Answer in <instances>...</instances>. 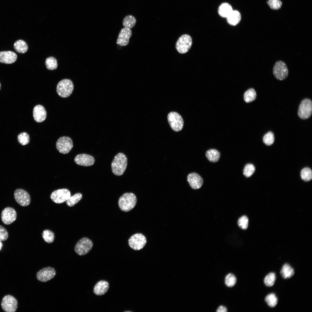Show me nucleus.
Returning a JSON list of instances; mask_svg holds the SVG:
<instances>
[{
  "instance_id": "obj_1",
  "label": "nucleus",
  "mask_w": 312,
  "mask_h": 312,
  "mask_svg": "<svg viewBox=\"0 0 312 312\" xmlns=\"http://www.w3.org/2000/svg\"><path fill=\"white\" fill-rule=\"evenodd\" d=\"M127 159L125 154L122 153H118L114 157L111 164L113 173L116 175L120 176L124 172L127 167Z\"/></svg>"
},
{
  "instance_id": "obj_2",
  "label": "nucleus",
  "mask_w": 312,
  "mask_h": 312,
  "mask_svg": "<svg viewBox=\"0 0 312 312\" xmlns=\"http://www.w3.org/2000/svg\"><path fill=\"white\" fill-rule=\"evenodd\" d=\"M137 199L135 195L132 193H126L119 198L118 205L122 211L127 212L132 210L135 206Z\"/></svg>"
},
{
  "instance_id": "obj_3",
  "label": "nucleus",
  "mask_w": 312,
  "mask_h": 312,
  "mask_svg": "<svg viewBox=\"0 0 312 312\" xmlns=\"http://www.w3.org/2000/svg\"><path fill=\"white\" fill-rule=\"evenodd\" d=\"M74 85L72 81L68 79H64L59 82L56 88L58 95L62 98L69 96L72 93Z\"/></svg>"
},
{
  "instance_id": "obj_4",
  "label": "nucleus",
  "mask_w": 312,
  "mask_h": 312,
  "mask_svg": "<svg viewBox=\"0 0 312 312\" xmlns=\"http://www.w3.org/2000/svg\"><path fill=\"white\" fill-rule=\"evenodd\" d=\"M93 246L92 241L87 237H84L79 240L75 246L74 250L80 256L84 255L91 250Z\"/></svg>"
},
{
  "instance_id": "obj_5",
  "label": "nucleus",
  "mask_w": 312,
  "mask_h": 312,
  "mask_svg": "<svg viewBox=\"0 0 312 312\" xmlns=\"http://www.w3.org/2000/svg\"><path fill=\"white\" fill-rule=\"evenodd\" d=\"M192 43V39L190 36L187 34H183L177 41L176 49L180 53H185L190 49Z\"/></svg>"
},
{
  "instance_id": "obj_6",
  "label": "nucleus",
  "mask_w": 312,
  "mask_h": 312,
  "mask_svg": "<svg viewBox=\"0 0 312 312\" xmlns=\"http://www.w3.org/2000/svg\"><path fill=\"white\" fill-rule=\"evenodd\" d=\"M168 120L169 125L174 131L178 132L183 129L184 121L181 116L178 113L172 112L168 114Z\"/></svg>"
},
{
  "instance_id": "obj_7",
  "label": "nucleus",
  "mask_w": 312,
  "mask_h": 312,
  "mask_svg": "<svg viewBox=\"0 0 312 312\" xmlns=\"http://www.w3.org/2000/svg\"><path fill=\"white\" fill-rule=\"evenodd\" d=\"M73 146L72 139L67 136H62L57 140L56 146L58 151L63 154L69 153L72 149Z\"/></svg>"
},
{
  "instance_id": "obj_8",
  "label": "nucleus",
  "mask_w": 312,
  "mask_h": 312,
  "mask_svg": "<svg viewBox=\"0 0 312 312\" xmlns=\"http://www.w3.org/2000/svg\"><path fill=\"white\" fill-rule=\"evenodd\" d=\"M147 240L146 237L140 233H137L132 235L128 240L129 246L135 250H139L143 248Z\"/></svg>"
},
{
  "instance_id": "obj_9",
  "label": "nucleus",
  "mask_w": 312,
  "mask_h": 312,
  "mask_svg": "<svg viewBox=\"0 0 312 312\" xmlns=\"http://www.w3.org/2000/svg\"><path fill=\"white\" fill-rule=\"evenodd\" d=\"M273 73L277 79L282 80L286 78L288 75V70L286 64L283 61H278L274 64Z\"/></svg>"
},
{
  "instance_id": "obj_10",
  "label": "nucleus",
  "mask_w": 312,
  "mask_h": 312,
  "mask_svg": "<svg viewBox=\"0 0 312 312\" xmlns=\"http://www.w3.org/2000/svg\"><path fill=\"white\" fill-rule=\"evenodd\" d=\"M70 196V191L68 189L63 188L52 192L50 195V198L55 203L59 204L66 202Z\"/></svg>"
},
{
  "instance_id": "obj_11",
  "label": "nucleus",
  "mask_w": 312,
  "mask_h": 312,
  "mask_svg": "<svg viewBox=\"0 0 312 312\" xmlns=\"http://www.w3.org/2000/svg\"><path fill=\"white\" fill-rule=\"evenodd\" d=\"M312 104L309 99H304L300 103L299 107L298 114L302 119H307L310 117L312 114Z\"/></svg>"
},
{
  "instance_id": "obj_12",
  "label": "nucleus",
  "mask_w": 312,
  "mask_h": 312,
  "mask_svg": "<svg viewBox=\"0 0 312 312\" xmlns=\"http://www.w3.org/2000/svg\"><path fill=\"white\" fill-rule=\"evenodd\" d=\"M14 196L16 202L22 206H27L30 203V196L27 192L23 189H16L14 192Z\"/></svg>"
},
{
  "instance_id": "obj_13",
  "label": "nucleus",
  "mask_w": 312,
  "mask_h": 312,
  "mask_svg": "<svg viewBox=\"0 0 312 312\" xmlns=\"http://www.w3.org/2000/svg\"><path fill=\"white\" fill-rule=\"evenodd\" d=\"M56 274V271L53 268L47 267L39 270L36 273V277L39 281L45 282L53 278Z\"/></svg>"
},
{
  "instance_id": "obj_14",
  "label": "nucleus",
  "mask_w": 312,
  "mask_h": 312,
  "mask_svg": "<svg viewBox=\"0 0 312 312\" xmlns=\"http://www.w3.org/2000/svg\"><path fill=\"white\" fill-rule=\"evenodd\" d=\"M1 305L4 311L6 312H14L17 308V302L13 296L8 295L3 298Z\"/></svg>"
},
{
  "instance_id": "obj_15",
  "label": "nucleus",
  "mask_w": 312,
  "mask_h": 312,
  "mask_svg": "<svg viewBox=\"0 0 312 312\" xmlns=\"http://www.w3.org/2000/svg\"><path fill=\"white\" fill-rule=\"evenodd\" d=\"M17 213L15 210L10 207L4 209L2 211L1 218L3 222L6 225L13 223L16 220Z\"/></svg>"
},
{
  "instance_id": "obj_16",
  "label": "nucleus",
  "mask_w": 312,
  "mask_h": 312,
  "mask_svg": "<svg viewBox=\"0 0 312 312\" xmlns=\"http://www.w3.org/2000/svg\"><path fill=\"white\" fill-rule=\"evenodd\" d=\"M74 160L76 164L84 166H92L95 161L94 158L92 156L85 153L77 155L75 157Z\"/></svg>"
},
{
  "instance_id": "obj_17",
  "label": "nucleus",
  "mask_w": 312,
  "mask_h": 312,
  "mask_svg": "<svg viewBox=\"0 0 312 312\" xmlns=\"http://www.w3.org/2000/svg\"><path fill=\"white\" fill-rule=\"evenodd\" d=\"M132 35V31L130 29L125 27L122 28L118 34L116 44L122 46L127 45L129 42V39Z\"/></svg>"
},
{
  "instance_id": "obj_18",
  "label": "nucleus",
  "mask_w": 312,
  "mask_h": 312,
  "mask_svg": "<svg viewBox=\"0 0 312 312\" xmlns=\"http://www.w3.org/2000/svg\"><path fill=\"white\" fill-rule=\"evenodd\" d=\"M187 181L191 187L196 190L200 188L203 183V180L198 174L193 172L189 174L187 176Z\"/></svg>"
},
{
  "instance_id": "obj_19",
  "label": "nucleus",
  "mask_w": 312,
  "mask_h": 312,
  "mask_svg": "<svg viewBox=\"0 0 312 312\" xmlns=\"http://www.w3.org/2000/svg\"><path fill=\"white\" fill-rule=\"evenodd\" d=\"M17 54L11 51H3L0 52V63L7 64H11L17 60Z\"/></svg>"
},
{
  "instance_id": "obj_20",
  "label": "nucleus",
  "mask_w": 312,
  "mask_h": 312,
  "mask_svg": "<svg viewBox=\"0 0 312 312\" xmlns=\"http://www.w3.org/2000/svg\"><path fill=\"white\" fill-rule=\"evenodd\" d=\"M33 117L34 120L38 122L44 121L47 117V112L44 107L40 105L35 106L33 109Z\"/></svg>"
},
{
  "instance_id": "obj_21",
  "label": "nucleus",
  "mask_w": 312,
  "mask_h": 312,
  "mask_svg": "<svg viewBox=\"0 0 312 312\" xmlns=\"http://www.w3.org/2000/svg\"><path fill=\"white\" fill-rule=\"evenodd\" d=\"M109 288L108 282L105 281L101 280L99 281L95 285L93 292L95 294L102 296L105 294Z\"/></svg>"
},
{
  "instance_id": "obj_22",
  "label": "nucleus",
  "mask_w": 312,
  "mask_h": 312,
  "mask_svg": "<svg viewBox=\"0 0 312 312\" xmlns=\"http://www.w3.org/2000/svg\"><path fill=\"white\" fill-rule=\"evenodd\" d=\"M226 18L227 22L229 24L231 25L235 26L240 22L241 16L239 11L236 10H233Z\"/></svg>"
},
{
  "instance_id": "obj_23",
  "label": "nucleus",
  "mask_w": 312,
  "mask_h": 312,
  "mask_svg": "<svg viewBox=\"0 0 312 312\" xmlns=\"http://www.w3.org/2000/svg\"><path fill=\"white\" fill-rule=\"evenodd\" d=\"M281 274L284 279H288L291 277L294 274V269L288 263L284 264L282 267Z\"/></svg>"
},
{
  "instance_id": "obj_24",
  "label": "nucleus",
  "mask_w": 312,
  "mask_h": 312,
  "mask_svg": "<svg viewBox=\"0 0 312 312\" xmlns=\"http://www.w3.org/2000/svg\"><path fill=\"white\" fill-rule=\"evenodd\" d=\"M205 155L209 161L215 163L219 161L220 156V153L216 149H211L206 152Z\"/></svg>"
},
{
  "instance_id": "obj_25",
  "label": "nucleus",
  "mask_w": 312,
  "mask_h": 312,
  "mask_svg": "<svg viewBox=\"0 0 312 312\" xmlns=\"http://www.w3.org/2000/svg\"><path fill=\"white\" fill-rule=\"evenodd\" d=\"M14 48L18 53H24L27 51L28 46L25 41L22 40H19L14 43Z\"/></svg>"
},
{
  "instance_id": "obj_26",
  "label": "nucleus",
  "mask_w": 312,
  "mask_h": 312,
  "mask_svg": "<svg viewBox=\"0 0 312 312\" xmlns=\"http://www.w3.org/2000/svg\"><path fill=\"white\" fill-rule=\"evenodd\" d=\"M231 5L227 3L221 4L218 9L219 15L223 18H226L233 10Z\"/></svg>"
},
{
  "instance_id": "obj_27",
  "label": "nucleus",
  "mask_w": 312,
  "mask_h": 312,
  "mask_svg": "<svg viewBox=\"0 0 312 312\" xmlns=\"http://www.w3.org/2000/svg\"><path fill=\"white\" fill-rule=\"evenodd\" d=\"M136 20L135 17L131 15L126 16L123 19L122 24L125 27L131 29L135 25Z\"/></svg>"
},
{
  "instance_id": "obj_28",
  "label": "nucleus",
  "mask_w": 312,
  "mask_h": 312,
  "mask_svg": "<svg viewBox=\"0 0 312 312\" xmlns=\"http://www.w3.org/2000/svg\"><path fill=\"white\" fill-rule=\"evenodd\" d=\"M82 194L80 193H76L70 196L66 201V205L69 207L74 206L78 203L82 199Z\"/></svg>"
},
{
  "instance_id": "obj_29",
  "label": "nucleus",
  "mask_w": 312,
  "mask_h": 312,
  "mask_svg": "<svg viewBox=\"0 0 312 312\" xmlns=\"http://www.w3.org/2000/svg\"><path fill=\"white\" fill-rule=\"evenodd\" d=\"M42 235L44 241L47 243H52L54 241L55 238V234L52 231L50 230H44L42 233Z\"/></svg>"
},
{
  "instance_id": "obj_30",
  "label": "nucleus",
  "mask_w": 312,
  "mask_h": 312,
  "mask_svg": "<svg viewBox=\"0 0 312 312\" xmlns=\"http://www.w3.org/2000/svg\"><path fill=\"white\" fill-rule=\"evenodd\" d=\"M300 175L302 180L306 182L309 181L312 179V170L309 167H305L301 170Z\"/></svg>"
},
{
  "instance_id": "obj_31",
  "label": "nucleus",
  "mask_w": 312,
  "mask_h": 312,
  "mask_svg": "<svg viewBox=\"0 0 312 312\" xmlns=\"http://www.w3.org/2000/svg\"><path fill=\"white\" fill-rule=\"evenodd\" d=\"M257 94L255 90L252 88L247 90L244 94V99L246 103H249L255 100L256 99Z\"/></svg>"
},
{
  "instance_id": "obj_32",
  "label": "nucleus",
  "mask_w": 312,
  "mask_h": 312,
  "mask_svg": "<svg viewBox=\"0 0 312 312\" xmlns=\"http://www.w3.org/2000/svg\"><path fill=\"white\" fill-rule=\"evenodd\" d=\"M45 64L47 68L50 70L56 69L58 65L56 59L53 57H50L46 59Z\"/></svg>"
},
{
  "instance_id": "obj_33",
  "label": "nucleus",
  "mask_w": 312,
  "mask_h": 312,
  "mask_svg": "<svg viewBox=\"0 0 312 312\" xmlns=\"http://www.w3.org/2000/svg\"><path fill=\"white\" fill-rule=\"evenodd\" d=\"M265 300L268 305L270 307H275L278 302V298L274 293L270 294L267 295L265 297Z\"/></svg>"
},
{
  "instance_id": "obj_34",
  "label": "nucleus",
  "mask_w": 312,
  "mask_h": 312,
  "mask_svg": "<svg viewBox=\"0 0 312 312\" xmlns=\"http://www.w3.org/2000/svg\"><path fill=\"white\" fill-rule=\"evenodd\" d=\"M255 170V167L253 164H248L244 167L243 170V174L246 177H249L253 174Z\"/></svg>"
},
{
  "instance_id": "obj_35",
  "label": "nucleus",
  "mask_w": 312,
  "mask_h": 312,
  "mask_svg": "<svg viewBox=\"0 0 312 312\" xmlns=\"http://www.w3.org/2000/svg\"><path fill=\"white\" fill-rule=\"evenodd\" d=\"M276 278L275 274L274 272H270L267 274L264 278V283L267 287H272L274 283Z\"/></svg>"
},
{
  "instance_id": "obj_36",
  "label": "nucleus",
  "mask_w": 312,
  "mask_h": 312,
  "mask_svg": "<svg viewBox=\"0 0 312 312\" xmlns=\"http://www.w3.org/2000/svg\"><path fill=\"white\" fill-rule=\"evenodd\" d=\"M17 140L19 143L22 145H25L29 142V136L26 132H22L18 135Z\"/></svg>"
},
{
  "instance_id": "obj_37",
  "label": "nucleus",
  "mask_w": 312,
  "mask_h": 312,
  "mask_svg": "<svg viewBox=\"0 0 312 312\" xmlns=\"http://www.w3.org/2000/svg\"><path fill=\"white\" fill-rule=\"evenodd\" d=\"M263 143L267 146L272 145L274 141V133L271 131H269L263 136Z\"/></svg>"
},
{
  "instance_id": "obj_38",
  "label": "nucleus",
  "mask_w": 312,
  "mask_h": 312,
  "mask_svg": "<svg viewBox=\"0 0 312 312\" xmlns=\"http://www.w3.org/2000/svg\"><path fill=\"white\" fill-rule=\"evenodd\" d=\"M236 282L235 276L232 274H229L226 276L225 282L226 285L229 287H232L234 286Z\"/></svg>"
},
{
  "instance_id": "obj_39",
  "label": "nucleus",
  "mask_w": 312,
  "mask_h": 312,
  "mask_svg": "<svg viewBox=\"0 0 312 312\" xmlns=\"http://www.w3.org/2000/svg\"><path fill=\"white\" fill-rule=\"evenodd\" d=\"M237 224L239 227L244 230L246 229L248 224V219L246 216H243L238 219Z\"/></svg>"
},
{
  "instance_id": "obj_40",
  "label": "nucleus",
  "mask_w": 312,
  "mask_h": 312,
  "mask_svg": "<svg viewBox=\"0 0 312 312\" xmlns=\"http://www.w3.org/2000/svg\"><path fill=\"white\" fill-rule=\"evenodd\" d=\"M267 3L270 8L273 10L280 8L282 5V2L280 0H268Z\"/></svg>"
},
{
  "instance_id": "obj_41",
  "label": "nucleus",
  "mask_w": 312,
  "mask_h": 312,
  "mask_svg": "<svg viewBox=\"0 0 312 312\" xmlns=\"http://www.w3.org/2000/svg\"><path fill=\"white\" fill-rule=\"evenodd\" d=\"M8 237V234L6 229L3 226L0 225V241L6 240Z\"/></svg>"
},
{
  "instance_id": "obj_42",
  "label": "nucleus",
  "mask_w": 312,
  "mask_h": 312,
  "mask_svg": "<svg viewBox=\"0 0 312 312\" xmlns=\"http://www.w3.org/2000/svg\"><path fill=\"white\" fill-rule=\"evenodd\" d=\"M227 311L226 308L223 306H220L217 309L216 311L218 312H226Z\"/></svg>"
},
{
  "instance_id": "obj_43",
  "label": "nucleus",
  "mask_w": 312,
  "mask_h": 312,
  "mask_svg": "<svg viewBox=\"0 0 312 312\" xmlns=\"http://www.w3.org/2000/svg\"><path fill=\"white\" fill-rule=\"evenodd\" d=\"M2 243L1 242H0V250L1 249V247L2 246Z\"/></svg>"
},
{
  "instance_id": "obj_44",
  "label": "nucleus",
  "mask_w": 312,
  "mask_h": 312,
  "mask_svg": "<svg viewBox=\"0 0 312 312\" xmlns=\"http://www.w3.org/2000/svg\"><path fill=\"white\" fill-rule=\"evenodd\" d=\"M1 83H0V90L1 89Z\"/></svg>"
}]
</instances>
